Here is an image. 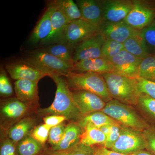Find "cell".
Returning <instances> with one entry per match:
<instances>
[{"label":"cell","instance_id":"1","mask_svg":"<svg viewBox=\"0 0 155 155\" xmlns=\"http://www.w3.org/2000/svg\"><path fill=\"white\" fill-rule=\"evenodd\" d=\"M57 86L55 97L50 107L41 109L38 113L42 115H57L64 116L71 122H78L83 117L72 97V91L69 89L64 76L56 74L50 75Z\"/></svg>","mask_w":155,"mask_h":155},{"label":"cell","instance_id":"2","mask_svg":"<svg viewBox=\"0 0 155 155\" xmlns=\"http://www.w3.org/2000/svg\"><path fill=\"white\" fill-rule=\"evenodd\" d=\"M102 75L113 99L129 105H137L142 94L137 79L114 72Z\"/></svg>","mask_w":155,"mask_h":155},{"label":"cell","instance_id":"3","mask_svg":"<svg viewBox=\"0 0 155 155\" xmlns=\"http://www.w3.org/2000/svg\"><path fill=\"white\" fill-rule=\"evenodd\" d=\"M64 77L71 91L82 90L90 92L101 97L106 103L113 99L101 74L72 72Z\"/></svg>","mask_w":155,"mask_h":155},{"label":"cell","instance_id":"4","mask_svg":"<svg viewBox=\"0 0 155 155\" xmlns=\"http://www.w3.org/2000/svg\"><path fill=\"white\" fill-rule=\"evenodd\" d=\"M103 111L122 126L143 131L150 126L132 106L112 99L106 103Z\"/></svg>","mask_w":155,"mask_h":155},{"label":"cell","instance_id":"5","mask_svg":"<svg viewBox=\"0 0 155 155\" xmlns=\"http://www.w3.org/2000/svg\"><path fill=\"white\" fill-rule=\"evenodd\" d=\"M23 61L33 65L48 76L52 74L65 76L72 72L73 68V66L55 56L39 50L30 54Z\"/></svg>","mask_w":155,"mask_h":155},{"label":"cell","instance_id":"6","mask_svg":"<svg viewBox=\"0 0 155 155\" xmlns=\"http://www.w3.org/2000/svg\"><path fill=\"white\" fill-rule=\"evenodd\" d=\"M143 131L122 126L118 140L110 150L125 155H131L146 149Z\"/></svg>","mask_w":155,"mask_h":155},{"label":"cell","instance_id":"7","mask_svg":"<svg viewBox=\"0 0 155 155\" xmlns=\"http://www.w3.org/2000/svg\"><path fill=\"white\" fill-rule=\"evenodd\" d=\"M100 27L83 19L75 20L67 24L56 42L65 43L75 48L84 40L99 32Z\"/></svg>","mask_w":155,"mask_h":155},{"label":"cell","instance_id":"8","mask_svg":"<svg viewBox=\"0 0 155 155\" xmlns=\"http://www.w3.org/2000/svg\"><path fill=\"white\" fill-rule=\"evenodd\" d=\"M132 10L124 20L127 24L141 30L155 20V1L134 0Z\"/></svg>","mask_w":155,"mask_h":155},{"label":"cell","instance_id":"9","mask_svg":"<svg viewBox=\"0 0 155 155\" xmlns=\"http://www.w3.org/2000/svg\"><path fill=\"white\" fill-rule=\"evenodd\" d=\"M105 40L99 31L81 42L75 48L73 64L84 60L102 58V48Z\"/></svg>","mask_w":155,"mask_h":155},{"label":"cell","instance_id":"10","mask_svg":"<svg viewBox=\"0 0 155 155\" xmlns=\"http://www.w3.org/2000/svg\"><path fill=\"white\" fill-rule=\"evenodd\" d=\"M142 60L123 50L110 61L114 66L113 72L137 79L139 78V70Z\"/></svg>","mask_w":155,"mask_h":155},{"label":"cell","instance_id":"11","mask_svg":"<svg viewBox=\"0 0 155 155\" xmlns=\"http://www.w3.org/2000/svg\"><path fill=\"white\" fill-rule=\"evenodd\" d=\"M104 22L124 21L133 8V1L107 0L102 1Z\"/></svg>","mask_w":155,"mask_h":155},{"label":"cell","instance_id":"12","mask_svg":"<svg viewBox=\"0 0 155 155\" xmlns=\"http://www.w3.org/2000/svg\"><path fill=\"white\" fill-rule=\"evenodd\" d=\"M72 97L78 109L83 116L102 111L106 103L97 95L85 91H72Z\"/></svg>","mask_w":155,"mask_h":155},{"label":"cell","instance_id":"13","mask_svg":"<svg viewBox=\"0 0 155 155\" xmlns=\"http://www.w3.org/2000/svg\"><path fill=\"white\" fill-rule=\"evenodd\" d=\"M5 68L9 75L15 80L25 79L38 82L48 76L33 65L22 61L6 64Z\"/></svg>","mask_w":155,"mask_h":155},{"label":"cell","instance_id":"14","mask_svg":"<svg viewBox=\"0 0 155 155\" xmlns=\"http://www.w3.org/2000/svg\"><path fill=\"white\" fill-rule=\"evenodd\" d=\"M137 30L124 21L118 22H103L100 27V32L106 39L112 40L122 44Z\"/></svg>","mask_w":155,"mask_h":155},{"label":"cell","instance_id":"15","mask_svg":"<svg viewBox=\"0 0 155 155\" xmlns=\"http://www.w3.org/2000/svg\"><path fill=\"white\" fill-rule=\"evenodd\" d=\"M111 61L104 58H94L79 61L73 64L72 72H94L103 75L114 72Z\"/></svg>","mask_w":155,"mask_h":155},{"label":"cell","instance_id":"16","mask_svg":"<svg viewBox=\"0 0 155 155\" xmlns=\"http://www.w3.org/2000/svg\"><path fill=\"white\" fill-rule=\"evenodd\" d=\"M81 19L94 25L100 26L104 22L101 2L95 0H77Z\"/></svg>","mask_w":155,"mask_h":155},{"label":"cell","instance_id":"17","mask_svg":"<svg viewBox=\"0 0 155 155\" xmlns=\"http://www.w3.org/2000/svg\"><path fill=\"white\" fill-rule=\"evenodd\" d=\"M50 5L52 8L51 14V31L48 37L41 44L50 45L56 42L61 37L67 24V18L61 9L51 2Z\"/></svg>","mask_w":155,"mask_h":155},{"label":"cell","instance_id":"18","mask_svg":"<svg viewBox=\"0 0 155 155\" xmlns=\"http://www.w3.org/2000/svg\"><path fill=\"white\" fill-rule=\"evenodd\" d=\"M38 83L25 79L16 81L14 90L17 98L28 105L36 102L38 99Z\"/></svg>","mask_w":155,"mask_h":155},{"label":"cell","instance_id":"19","mask_svg":"<svg viewBox=\"0 0 155 155\" xmlns=\"http://www.w3.org/2000/svg\"><path fill=\"white\" fill-rule=\"evenodd\" d=\"M83 129L77 122H71L66 126L64 136L59 144L50 149L63 150L70 148L80 142L81 136Z\"/></svg>","mask_w":155,"mask_h":155},{"label":"cell","instance_id":"20","mask_svg":"<svg viewBox=\"0 0 155 155\" xmlns=\"http://www.w3.org/2000/svg\"><path fill=\"white\" fill-rule=\"evenodd\" d=\"M51 7L49 5L48 8L34 28L30 38L31 43L41 44L49 35L51 31Z\"/></svg>","mask_w":155,"mask_h":155},{"label":"cell","instance_id":"21","mask_svg":"<svg viewBox=\"0 0 155 155\" xmlns=\"http://www.w3.org/2000/svg\"><path fill=\"white\" fill-rule=\"evenodd\" d=\"M124 50L137 58L143 59L150 54V50L141 34L138 30L123 44Z\"/></svg>","mask_w":155,"mask_h":155},{"label":"cell","instance_id":"22","mask_svg":"<svg viewBox=\"0 0 155 155\" xmlns=\"http://www.w3.org/2000/svg\"><path fill=\"white\" fill-rule=\"evenodd\" d=\"M78 123L83 129L87 127L100 129L106 125H120L102 111H97L84 115Z\"/></svg>","mask_w":155,"mask_h":155},{"label":"cell","instance_id":"23","mask_svg":"<svg viewBox=\"0 0 155 155\" xmlns=\"http://www.w3.org/2000/svg\"><path fill=\"white\" fill-rule=\"evenodd\" d=\"M28 105L17 98L6 100L1 106V115L5 119L8 120L19 119L26 114Z\"/></svg>","mask_w":155,"mask_h":155},{"label":"cell","instance_id":"24","mask_svg":"<svg viewBox=\"0 0 155 155\" xmlns=\"http://www.w3.org/2000/svg\"><path fill=\"white\" fill-rule=\"evenodd\" d=\"M38 50L51 54L67 64L73 66V56L75 48L71 45L58 42Z\"/></svg>","mask_w":155,"mask_h":155},{"label":"cell","instance_id":"25","mask_svg":"<svg viewBox=\"0 0 155 155\" xmlns=\"http://www.w3.org/2000/svg\"><path fill=\"white\" fill-rule=\"evenodd\" d=\"M35 124L34 119L31 117H26L20 120L10 128L8 134V138L17 144L28 136Z\"/></svg>","mask_w":155,"mask_h":155},{"label":"cell","instance_id":"26","mask_svg":"<svg viewBox=\"0 0 155 155\" xmlns=\"http://www.w3.org/2000/svg\"><path fill=\"white\" fill-rule=\"evenodd\" d=\"M18 155H42L43 146L31 136L28 135L16 144Z\"/></svg>","mask_w":155,"mask_h":155},{"label":"cell","instance_id":"27","mask_svg":"<svg viewBox=\"0 0 155 155\" xmlns=\"http://www.w3.org/2000/svg\"><path fill=\"white\" fill-rule=\"evenodd\" d=\"M80 141L87 146L103 145L105 142L106 135L99 128L87 127L83 129Z\"/></svg>","mask_w":155,"mask_h":155},{"label":"cell","instance_id":"28","mask_svg":"<svg viewBox=\"0 0 155 155\" xmlns=\"http://www.w3.org/2000/svg\"><path fill=\"white\" fill-rule=\"evenodd\" d=\"M52 2L61 9L69 23L81 19L80 9L72 0H56Z\"/></svg>","mask_w":155,"mask_h":155},{"label":"cell","instance_id":"29","mask_svg":"<svg viewBox=\"0 0 155 155\" xmlns=\"http://www.w3.org/2000/svg\"><path fill=\"white\" fill-rule=\"evenodd\" d=\"M42 155H94V147L87 146L80 142L67 150L58 151L47 150Z\"/></svg>","mask_w":155,"mask_h":155},{"label":"cell","instance_id":"30","mask_svg":"<svg viewBox=\"0 0 155 155\" xmlns=\"http://www.w3.org/2000/svg\"><path fill=\"white\" fill-rule=\"evenodd\" d=\"M139 78L151 80L155 76V54H150L142 60L139 67Z\"/></svg>","mask_w":155,"mask_h":155},{"label":"cell","instance_id":"31","mask_svg":"<svg viewBox=\"0 0 155 155\" xmlns=\"http://www.w3.org/2000/svg\"><path fill=\"white\" fill-rule=\"evenodd\" d=\"M137 106L143 113L155 123V99L142 94Z\"/></svg>","mask_w":155,"mask_h":155},{"label":"cell","instance_id":"32","mask_svg":"<svg viewBox=\"0 0 155 155\" xmlns=\"http://www.w3.org/2000/svg\"><path fill=\"white\" fill-rule=\"evenodd\" d=\"M124 50L122 43L110 39H106L102 48V57L110 60Z\"/></svg>","mask_w":155,"mask_h":155},{"label":"cell","instance_id":"33","mask_svg":"<svg viewBox=\"0 0 155 155\" xmlns=\"http://www.w3.org/2000/svg\"><path fill=\"white\" fill-rule=\"evenodd\" d=\"M51 128V127L45 124L39 125L34 127L32 133L30 136L44 146L47 140L48 139L50 130Z\"/></svg>","mask_w":155,"mask_h":155},{"label":"cell","instance_id":"34","mask_svg":"<svg viewBox=\"0 0 155 155\" xmlns=\"http://www.w3.org/2000/svg\"><path fill=\"white\" fill-rule=\"evenodd\" d=\"M0 94L1 96L8 97L14 94L13 87L5 71L1 69L0 73Z\"/></svg>","mask_w":155,"mask_h":155},{"label":"cell","instance_id":"35","mask_svg":"<svg viewBox=\"0 0 155 155\" xmlns=\"http://www.w3.org/2000/svg\"><path fill=\"white\" fill-rule=\"evenodd\" d=\"M66 127L65 124L62 123L51 128L48 140L52 147L57 145L62 140Z\"/></svg>","mask_w":155,"mask_h":155},{"label":"cell","instance_id":"36","mask_svg":"<svg viewBox=\"0 0 155 155\" xmlns=\"http://www.w3.org/2000/svg\"><path fill=\"white\" fill-rule=\"evenodd\" d=\"M141 34L148 48L155 51V20L141 30Z\"/></svg>","mask_w":155,"mask_h":155},{"label":"cell","instance_id":"37","mask_svg":"<svg viewBox=\"0 0 155 155\" xmlns=\"http://www.w3.org/2000/svg\"><path fill=\"white\" fill-rule=\"evenodd\" d=\"M146 142V150L153 155H155V125H150L143 131Z\"/></svg>","mask_w":155,"mask_h":155},{"label":"cell","instance_id":"38","mask_svg":"<svg viewBox=\"0 0 155 155\" xmlns=\"http://www.w3.org/2000/svg\"><path fill=\"white\" fill-rule=\"evenodd\" d=\"M137 79L138 82L139 89L141 93L146 94L155 99V82L141 78Z\"/></svg>","mask_w":155,"mask_h":155},{"label":"cell","instance_id":"39","mask_svg":"<svg viewBox=\"0 0 155 155\" xmlns=\"http://www.w3.org/2000/svg\"><path fill=\"white\" fill-rule=\"evenodd\" d=\"M121 127L122 125H112L110 133L106 137L105 142L102 146L110 149L119 139Z\"/></svg>","mask_w":155,"mask_h":155},{"label":"cell","instance_id":"40","mask_svg":"<svg viewBox=\"0 0 155 155\" xmlns=\"http://www.w3.org/2000/svg\"><path fill=\"white\" fill-rule=\"evenodd\" d=\"M16 144L9 138L5 140L1 143L0 155H18Z\"/></svg>","mask_w":155,"mask_h":155},{"label":"cell","instance_id":"41","mask_svg":"<svg viewBox=\"0 0 155 155\" xmlns=\"http://www.w3.org/2000/svg\"><path fill=\"white\" fill-rule=\"evenodd\" d=\"M67 120V118L64 116L57 115H49L44 118L45 124L51 127L60 125Z\"/></svg>","mask_w":155,"mask_h":155},{"label":"cell","instance_id":"42","mask_svg":"<svg viewBox=\"0 0 155 155\" xmlns=\"http://www.w3.org/2000/svg\"><path fill=\"white\" fill-rule=\"evenodd\" d=\"M94 155H125L116 152L105 147L103 146L93 147Z\"/></svg>","mask_w":155,"mask_h":155},{"label":"cell","instance_id":"43","mask_svg":"<svg viewBox=\"0 0 155 155\" xmlns=\"http://www.w3.org/2000/svg\"><path fill=\"white\" fill-rule=\"evenodd\" d=\"M112 125H106V126H103V127H101L100 129L102 131L103 133L107 137L109 134L110 133V131L111 127Z\"/></svg>","mask_w":155,"mask_h":155},{"label":"cell","instance_id":"44","mask_svg":"<svg viewBox=\"0 0 155 155\" xmlns=\"http://www.w3.org/2000/svg\"><path fill=\"white\" fill-rule=\"evenodd\" d=\"M130 155H153L146 150H142Z\"/></svg>","mask_w":155,"mask_h":155},{"label":"cell","instance_id":"45","mask_svg":"<svg viewBox=\"0 0 155 155\" xmlns=\"http://www.w3.org/2000/svg\"><path fill=\"white\" fill-rule=\"evenodd\" d=\"M150 81H153V82H155V76H154V77L153 78H152V79H151V80Z\"/></svg>","mask_w":155,"mask_h":155}]
</instances>
